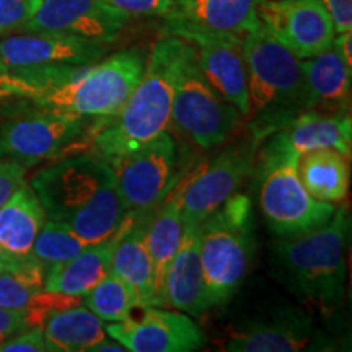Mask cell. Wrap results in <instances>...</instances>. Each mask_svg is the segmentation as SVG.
Listing matches in <instances>:
<instances>
[{
  "instance_id": "6da1fadb",
  "label": "cell",
  "mask_w": 352,
  "mask_h": 352,
  "mask_svg": "<svg viewBox=\"0 0 352 352\" xmlns=\"http://www.w3.org/2000/svg\"><path fill=\"white\" fill-rule=\"evenodd\" d=\"M30 184L46 217L69 226L90 245L114 239L129 217L113 166L91 153L60 158Z\"/></svg>"
},
{
  "instance_id": "7a4b0ae2",
  "label": "cell",
  "mask_w": 352,
  "mask_h": 352,
  "mask_svg": "<svg viewBox=\"0 0 352 352\" xmlns=\"http://www.w3.org/2000/svg\"><path fill=\"white\" fill-rule=\"evenodd\" d=\"M183 47L184 39L175 34L155 43L138 85L120 113L100 122L88 144V153L113 164L168 131Z\"/></svg>"
},
{
  "instance_id": "3957f363",
  "label": "cell",
  "mask_w": 352,
  "mask_h": 352,
  "mask_svg": "<svg viewBox=\"0 0 352 352\" xmlns=\"http://www.w3.org/2000/svg\"><path fill=\"white\" fill-rule=\"evenodd\" d=\"M351 215L346 206L324 226L271 246L272 274L302 302L331 316L346 297Z\"/></svg>"
},
{
  "instance_id": "277c9868",
  "label": "cell",
  "mask_w": 352,
  "mask_h": 352,
  "mask_svg": "<svg viewBox=\"0 0 352 352\" xmlns=\"http://www.w3.org/2000/svg\"><path fill=\"white\" fill-rule=\"evenodd\" d=\"M250 111L246 120L254 121V135L284 129L298 113L305 111L300 59L259 25L243 36Z\"/></svg>"
},
{
  "instance_id": "5b68a950",
  "label": "cell",
  "mask_w": 352,
  "mask_h": 352,
  "mask_svg": "<svg viewBox=\"0 0 352 352\" xmlns=\"http://www.w3.org/2000/svg\"><path fill=\"white\" fill-rule=\"evenodd\" d=\"M254 250L253 202L235 192L199 223V258L212 308L232 300L252 270Z\"/></svg>"
},
{
  "instance_id": "8992f818",
  "label": "cell",
  "mask_w": 352,
  "mask_h": 352,
  "mask_svg": "<svg viewBox=\"0 0 352 352\" xmlns=\"http://www.w3.org/2000/svg\"><path fill=\"white\" fill-rule=\"evenodd\" d=\"M145 67L144 52L131 47L95 64L77 65L69 76L33 98L39 108L77 114L88 120H109L138 85Z\"/></svg>"
},
{
  "instance_id": "52a82bcc",
  "label": "cell",
  "mask_w": 352,
  "mask_h": 352,
  "mask_svg": "<svg viewBox=\"0 0 352 352\" xmlns=\"http://www.w3.org/2000/svg\"><path fill=\"white\" fill-rule=\"evenodd\" d=\"M298 153L277 131L264 147L259 170V208L277 239H297L333 217L336 204L308 195L297 173Z\"/></svg>"
},
{
  "instance_id": "ba28073f",
  "label": "cell",
  "mask_w": 352,
  "mask_h": 352,
  "mask_svg": "<svg viewBox=\"0 0 352 352\" xmlns=\"http://www.w3.org/2000/svg\"><path fill=\"white\" fill-rule=\"evenodd\" d=\"M243 116L202 76L191 43L184 41L176 74L170 126L201 151L219 147L239 129Z\"/></svg>"
},
{
  "instance_id": "9c48e42d",
  "label": "cell",
  "mask_w": 352,
  "mask_h": 352,
  "mask_svg": "<svg viewBox=\"0 0 352 352\" xmlns=\"http://www.w3.org/2000/svg\"><path fill=\"white\" fill-rule=\"evenodd\" d=\"M98 126L77 114L39 108L0 124V158H10L23 166L59 160L70 151L88 148Z\"/></svg>"
},
{
  "instance_id": "30bf717a",
  "label": "cell",
  "mask_w": 352,
  "mask_h": 352,
  "mask_svg": "<svg viewBox=\"0 0 352 352\" xmlns=\"http://www.w3.org/2000/svg\"><path fill=\"white\" fill-rule=\"evenodd\" d=\"M127 214L145 215L175 186L176 145L168 131L113 164Z\"/></svg>"
},
{
  "instance_id": "8fae6325",
  "label": "cell",
  "mask_w": 352,
  "mask_h": 352,
  "mask_svg": "<svg viewBox=\"0 0 352 352\" xmlns=\"http://www.w3.org/2000/svg\"><path fill=\"white\" fill-rule=\"evenodd\" d=\"M127 352H195L206 344V334L191 316L178 310L138 305L120 323L104 324Z\"/></svg>"
},
{
  "instance_id": "7c38bea8",
  "label": "cell",
  "mask_w": 352,
  "mask_h": 352,
  "mask_svg": "<svg viewBox=\"0 0 352 352\" xmlns=\"http://www.w3.org/2000/svg\"><path fill=\"white\" fill-rule=\"evenodd\" d=\"M256 144L245 142L219 153L210 164L182 184L183 226H199L253 173Z\"/></svg>"
},
{
  "instance_id": "4fadbf2b",
  "label": "cell",
  "mask_w": 352,
  "mask_h": 352,
  "mask_svg": "<svg viewBox=\"0 0 352 352\" xmlns=\"http://www.w3.org/2000/svg\"><path fill=\"white\" fill-rule=\"evenodd\" d=\"M258 19L300 60L329 50L336 36L331 16L320 0H264Z\"/></svg>"
},
{
  "instance_id": "5bb4252c",
  "label": "cell",
  "mask_w": 352,
  "mask_h": 352,
  "mask_svg": "<svg viewBox=\"0 0 352 352\" xmlns=\"http://www.w3.org/2000/svg\"><path fill=\"white\" fill-rule=\"evenodd\" d=\"M129 19L108 0H39L23 32L74 34L111 43Z\"/></svg>"
},
{
  "instance_id": "9a60e30c",
  "label": "cell",
  "mask_w": 352,
  "mask_h": 352,
  "mask_svg": "<svg viewBox=\"0 0 352 352\" xmlns=\"http://www.w3.org/2000/svg\"><path fill=\"white\" fill-rule=\"evenodd\" d=\"M109 43L74 34L26 33L0 39V64L12 69H44L98 63Z\"/></svg>"
},
{
  "instance_id": "2e32d148",
  "label": "cell",
  "mask_w": 352,
  "mask_h": 352,
  "mask_svg": "<svg viewBox=\"0 0 352 352\" xmlns=\"http://www.w3.org/2000/svg\"><path fill=\"white\" fill-rule=\"evenodd\" d=\"M195 47L202 76L217 94L248 118V88L243 57V38L235 34L191 33L183 36Z\"/></svg>"
},
{
  "instance_id": "e0dca14e",
  "label": "cell",
  "mask_w": 352,
  "mask_h": 352,
  "mask_svg": "<svg viewBox=\"0 0 352 352\" xmlns=\"http://www.w3.org/2000/svg\"><path fill=\"white\" fill-rule=\"evenodd\" d=\"M264 0H173L166 19V33L186 36L191 33L235 34L243 38L261 21L258 7Z\"/></svg>"
},
{
  "instance_id": "ac0fdd59",
  "label": "cell",
  "mask_w": 352,
  "mask_h": 352,
  "mask_svg": "<svg viewBox=\"0 0 352 352\" xmlns=\"http://www.w3.org/2000/svg\"><path fill=\"white\" fill-rule=\"evenodd\" d=\"M162 307L189 316H201L212 308L199 258V226H183L182 241L162 287Z\"/></svg>"
},
{
  "instance_id": "d6986e66",
  "label": "cell",
  "mask_w": 352,
  "mask_h": 352,
  "mask_svg": "<svg viewBox=\"0 0 352 352\" xmlns=\"http://www.w3.org/2000/svg\"><path fill=\"white\" fill-rule=\"evenodd\" d=\"M318 334L305 314L290 310L267 321H253L235 329L223 342V351L298 352L318 346Z\"/></svg>"
},
{
  "instance_id": "ffe728a7",
  "label": "cell",
  "mask_w": 352,
  "mask_h": 352,
  "mask_svg": "<svg viewBox=\"0 0 352 352\" xmlns=\"http://www.w3.org/2000/svg\"><path fill=\"white\" fill-rule=\"evenodd\" d=\"M305 111L349 113L352 67L331 46L310 59L300 60Z\"/></svg>"
},
{
  "instance_id": "44dd1931",
  "label": "cell",
  "mask_w": 352,
  "mask_h": 352,
  "mask_svg": "<svg viewBox=\"0 0 352 352\" xmlns=\"http://www.w3.org/2000/svg\"><path fill=\"white\" fill-rule=\"evenodd\" d=\"M144 215H129L121 230L114 235L109 271L131 285L142 305L158 307L153 266L145 245Z\"/></svg>"
},
{
  "instance_id": "7402d4cb",
  "label": "cell",
  "mask_w": 352,
  "mask_h": 352,
  "mask_svg": "<svg viewBox=\"0 0 352 352\" xmlns=\"http://www.w3.org/2000/svg\"><path fill=\"white\" fill-rule=\"evenodd\" d=\"M153 210L155 212L145 223V245L152 259L158 307H162V287L166 270L183 236L182 184L171 188L164 204L160 202Z\"/></svg>"
},
{
  "instance_id": "603a6c76",
  "label": "cell",
  "mask_w": 352,
  "mask_h": 352,
  "mask_svg": "<svg viewBox=\"0 0 352 352\" xmlns=\"http://www.w3.org/2000/svg\"><path fill=\"white\" fill-rule=\"evenodd\" d=\"M280 132L298 155L315 148H334L351 160L352 124L349 113L302 111Z\"/></svg>"
},
{
  "instance_id": "cb8c5ba5",
  "label": "cell",
  "mask_w": 352,
  "mask_h": 352,
  "mask_svg": "<svg viewBox=\"0 0 352 352\" xmlns=\"http://www.w3.org/2000/svg\"><path fill=\"white\" fill-rule=\"evenodd\" d=\"M46 219L38 195L25 182L0 206V245L15 256H28Z\"/></svg>"
},
{
  "instance_id": "d4e9b609",
  "label": "cell",
  "mask_w": 352,
  "mask_h": 352,
  "mask_svg": "<svg viewBox=\"0 0 352 352\" xmlns=\"http://www.w3.org/2000/svg\"><path fill=\"white\" fill-rule=\"evenodd\" d=\"M113 239L90 245L69 261L50 267L44 276V290L83 298L109 272Z\"/></svg>"
},
{
  "instance_id": "484cf974",
  "label": "cell",
  "mask_w": 352,
  "mask_h": 352,
  "mask_svg": "<svg viewBox=\"0 0 352 352\" xmlns=\"http://www.w3.org/2000/svg\"><path fill=\"white\" fill-rule=\"evenodd\" d=\"M298 178L316 201L338 204L349 192V158L334 148L303 152L297 160Z\"/></svg>"
},
{
  "instance_id": "4316f807",
  "label": "cell",
  "mask_w": 352,
  "mask_h": 352,
  "mask_svg": "<svg viewBox=\"0 0 352 352\" xmlns=\"http://www.w3.org/2000/svg\"><path fill=\"white\" fill-rule=\"evenodd\" d=\"M41 328L50 352H88L107 336L103 321L83 303L54 311Z\"/></svg>"
},
{
  "instance_id": "83f0119b",
  "label": "cell",
  "mask_w": 352,
  "mask_h": 352,
  "mask_svg": "<svg viewBox=\"0 0 352 352\" xmlns=\"http://www.w3.org/2000/svg\"><path fill=\"white\" fill-rule=\"evenodd\" d=\"M82 303L103 323H120L135 307L142 305L135 290L111 271L83 297Z\"/></svg>"
},
{
  "instance_id": "f1b7e54d",
  "label": "cell",
  "mask_w": 352,
  "mask_h": 352,
  "mask_svg": "<svg viewBox=\"0 0 352 352\" xmlns=\"http://www.w3.org/2000/svg\"><path fill=\"white\" fill-rule=\"evenodd\" d=\"M88 246L90 243L77 235L69 226L46 219L30 254L47 271L56 264L69 261L80 254Z\"/></svg>"
},
{
  "instance_id": "f546056e",
  "label": "cell",
  "mask_w": 352,
  "mask_h": 352,
  "mask_svg": "<svg viewBox=\"0 0 352 352\" xmlns=\"http://www.w3.org/2000/svg\"><path fill=\"white\" fill-rule=\"evenodd\" d=\"M46 270L41 266L10 272L0 271V307L26 310L44 290Z\"/></svg>"
},
{
  "instance_id": "4dcf8cb0",
  "label": "cell",
  "mask_w": 352,
  "mask_h": 352,
  "mask_svg": "<svg viewBox=\"0 0 352 352\" xmlns=\"http://www.w3.org/2000/svg\"><path fill=\"white\" fill-rule=\"evenodd\" d=\"M56 67L12 69L0 64V103L10 98L33 100L54 83Z\"/></svg>"
},
{
  "instance_id": "1f68e13d",
  "label": "cell",
  "mask_w": 352,
  "mask_h": 352,
  "mask_svg": "<svg viewBox=\"0 0 352 352\" xmlns=\"http://www.w3.org/2000/svg\"><path fill=\"white\" fill-rule=\"evenodd\" d=\"M39 0H0V34L23 32Z\"/></svg>"
},
{
  "instance_id": "d6a6232c",
  "label": "cell",
  "mask_w": 352,
  "mask_h": 352,
  "mask_svg": "<svg viewBox=\"0 0 352 352\" xmlns=\"http://www.w3.org/2000/svg\"><path fill=\"white\" fill-rule=\"evenodd\" d=\"M0 352H50L41 327H26L0 344Z\"/></svg>"
},
{
  "instance_id": "836d02e7",
  "label": "cell",
  "mask_w": 352,
  "mask_h": 352,
  "mask_svg": "<svg viewBox=\"0 0 352 352\" xmlns=\"http://www.w3.org/2000/svg\"><path fill=\"white\" fill-rule=\"evenodd\" d=\"M129 16H165L173 8V0H108Z\"/></svg>"
},
{
  "instance_id": "e575fe53",
  "label": "cell",
  "mask_w": 352,
  "mask_h": 352,
  "mask_svg": "<svg viewBox=\"0 0 352 352\" xmlns=\"http://www.w3.org/2000/svg\"><path fill=\"white\" fill-rule=\"evenodd\" d=\"M26 166L10 158H0V206L25 183Z\"/></svg>"
},
{
  "instance_id": "d590c367",
  "label": "cell",
  "mask_w": 352,
  "mask_h": 352,
  "mask_svg": "<svg viewBox=\"0 0 352 352\" xmlns=\"http://www.w3.org/2000/svg\"><path fill=\"white\" fill-rule=\"evenodd\" d=\"M331 16L338 33L352 32V0H320Z\"/></svg>"
},
{
  "instance_id": "8d00e7d4",
  "label": "cell",
  "mask_w": 352,
  "mask_h": 352,
  "mask_svg": "<svg viewBox=\"0 0 352 352\" xmlns=\"http://www.w3.org/2000/svg\"><path fill=\"white\" fill-rule=\"evenodd\" d=\"M28 327L25 310H10L0 307V344Z\"/></svg>"
},
{
  "instance_id": "74e56055",
  "label": "cell",
  "mask_w": 352,
  "mask_h": 352,
  "mask_svg": "<svg viewBox=\"0 0 352 352\" xmlns=\"http://www.w3.org/2000/svg\"><path fill=\"white\" fill-rule=\"evenodd\" d=\"M36 266H41V264H39L32 254H28V256H15V254L8 253L7 250L0 245V271L20 272L32 270V267Z\"/></svg>"
},
{
  "instance_id": "f35d334b",
  "label": "cell",
  "mask_w": 352,
  "mask_h": 352,
  "mask_svg": "<svg viewBox=\"0 0 352 352\" xmlns=\"http://www.w3.org/2000/svg\"><path fill=\"white\" fill-rule=\"evenodd\" d=\"M333 47L341 59L352 67V32L338 33L333 39Z\"/></svg>"
},
{
  "instance_id": "ab89813d",
  "label": "cell",
  "mask_w": 352,
  "mask_h": 352,
  "mask_svg": "<svg viewBox=\"0 0 352 352\" xmlns=\"http://www.w3.org/2000/svg\"><path fill=\"white\" fill-rule=\"evenodd\" d=\"M88 352H127V349L124 346L121 344L120 341H116L111 336H104L103 340L96 342V344L91 347Z\"/></svg>"
}]
</instances>
